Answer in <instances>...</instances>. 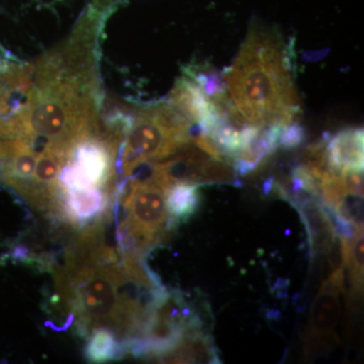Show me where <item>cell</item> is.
<instances>
[{
	"mask_svg": "<svg viewBox=\"0 0 364 364\" xmlns=\"http://www.w3.org/2000/svg\"><path fill=\"white\" fill-rule=\"evenodd\" d=\"M223 80L250 126L287 128L299 123L301 104L289 48L279 33L252 28Z\"/></svg>",
	"mask_w": 364,
	"mask_h": 364,
	"instance_id": "obj_1",
	"label": "cell"
},
{
	"mask_svg": "<svg viewBox=\"0 0 364 364\" xmlns=\"http://www.w3.org/2000/svg\"><path fill=\"white\" fill-rule=\"evenodd\" d=\"M166 189L147 176L129 177L117 188V203L124 217L119 223L117 239L122 250L143 257L166 239L178 225L169 215Z\"/></svg>",
	"mask_w": 364,
	"mask_h": 364,
	"instance_id": "obj_2",
	"label": "cell"
},
{
	"mask_svg": "<svg viewBox=\"0 0 364 364\" xmlns=\"http://www.w3.org/2000/svg\"><path fill=\"white\" fill-rule=\"evenodd\" d=\"M191 124L170 100L139 109L132 116L117 169L129 178L139 167L169 157L193 138Z\"/></svg>",
	"mask_w": 364,
	"mask_h": 364,
	"instance_id": "obj_3",
	"label": "cell"
},
{
	"mask_svg": "<svg viewBox=\"0 0 364 364\" xmlns=\"http://www.w3.org/2000/svg\"><path fill=\"white\" fill-rule=\"evenodd\" d=\"M117 189H70L62 193L57 219L82 229L107 215L117 203Z\"/></svg>",
	"mask_w": 364,
	"mask_h": 364,
	"instance_id": "obj_4",
	"label": "cell"
},
{
	"mask_svg": "<svg viewBox=\"0 0 364 364\" xmlns=\"http://www.w3.org/2000/svg\"><path fill=\"white\" fill-rule=\"evenodd\" d=\"M291 205L298 210L308 233L311 257L326 253L333 236L336 234L332 218L316 196L298 198Z\"/></svg>",
	"mask_w": 364,
	"mask_h": 364,
	"instance_id": "obj_5",
	"label": "cell"
},
{
	"mask_svg": "<svg viewBox=\"0 0 364 364\" xmlns=\"http://www.w3.org/2000/svg\"><path fill=\"white\" fill-rule=\"evenodd\" d=\"M327 151L329 166L335 171L363 170V129H346L330 136Z\"/></svg>",
	"mask_w": 364,
	"mask_h": 364,
	"instance_id": "obj_6",
	"label": "cell"
},
{
	"mask_svg": "<svg viewBox=\"0 0 364 364\" xmlns=\"http://www.w3.org/2000/svg\"><path fill=\"white\" fill-rule=\"evenodd\" d=\"M160 360L174 363H221L213 337L203 329L186 332L179 343Z\"/></svg>",
	"mask_w": 364,
	"mask_h": 364,
	"instance_id": "obj_7",
	"label": "cell"
},
{
	"mask_svg": "<svg viewBox=\"0 0 364 364\" xmlns=\"http://www.w3.org/2000/svg\"><path fill=\"white\" fill-rule=\"evenodd\" d=\"M341 308H340L339 294L318 291L311 310V321L309 332L310 338L316 336L320 338V344L327 345L326 340L334 330L338 322Z\"/></svg>",
	"mask_w": 364,
	"mask_h": 364,
	"instance_id": "obj_8",
	"label": "cell"
},
{
	"mask_svg": "<svg viewBox=\"0 0 364 364\" xmlns=\"http://www.w3.org/2000/svg\"><path fill=\"white\" fill-rule=\"evenodd\" d=\"M85 356L90 363H104L124 358L127 352L114 332L107 328H97L87 337Z\"/></svg>",
	"mask_w": 364,
	"mask_h": 364,
	"instance_id": "obj_9",
	"label": "cell"
},
{
	"mask_svg": "<svg viewBox=\"0 0 364 364\" xmlns=\"http://www.w3.org/2000/svg\"><path fill=\"white\" fill-rule=\"evenodd\" d=\"M200 203V191L196 184H176L166 191V207L177 225L191 219Z\"/></svg>",
	"mask_w": 364,
	"mask_h": 364,
	"instance_id": "obj_10",
	"label": "cell"
},
{
	"mask_svg": "<svg viewBox=\"0 0 364 364\" xmlns=\"http://www.w3.org/2000/svg\"><path fill=\"white\" fill-rule=\"evenodd\" d=\"M215 183L230 184L237 188L242 186L233 163L215 157H210L205 163L200 174V186Z\"/></svg>",
	"mask_w": 364,
	"mask_h": 364,
	"instance_id": "obj_11",
	"label": "cell"
},
{
	"mask_svg": "<svg viewBox=\"0 0 364 364\" xmlns=\"http://www.w3.org/2000/svg\"><path fill=\"white\" fill-rule=\"evenodd\" d=\"M346 267L350 275L352 296H358L363 289V229L349 239Z\"/></svg>",
	"mask_w": 364,
	"mask_h": 364,
	"instance_id": "obj_12",
	"label": "cell"
},
{
	"mask_svg": "<svg viewBox=\"0 0 364 364\" xmlns=\"http://www.w3.org/2000/svg\"><path fill=\"white\" fill-rule=\"evenodd\" d=\"M348 249L349 239L336 232L326 250L330 272H331L328 277L344 280V269L346 267Z\"/></svg>",
	"mask_w": 364,
	"mask_h": 364,
	"instance_id": "obj_13",
	"label": "cell"
}]
</instances>
